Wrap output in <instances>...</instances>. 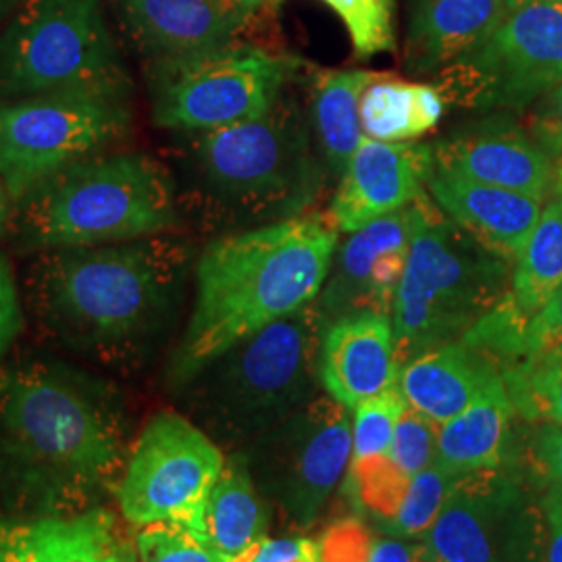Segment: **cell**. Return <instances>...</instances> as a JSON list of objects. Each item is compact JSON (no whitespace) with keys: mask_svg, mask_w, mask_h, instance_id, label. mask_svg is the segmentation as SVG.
Returning a JSON list of instances; mask_svg holds the SVG:
<instances>
[{"mask_svg":"<svg viewBox=\"0 0 562 562\" xmlns=\"http://www.w3.org/2000/svg\"><path fill=\"white\" fill-rule=\"evenodd\" d=\"M190 252L180 240H140L42 252L30 304L50 338L120 367L140 357L167 322Z\"/></svg>","mask_w":562,"mask_h":562,"instance_id":"3","label":"cell"},{"mask_svg":"<svg viewBox=\"0 0 562 562\" xmlns=\"http://www.w3.org/2000/svg\"><path fill=\"white\" fill-rule=\"evenodd\" d=\"M510 11V0H423L408 30V67L417 74L442 71L477 48Z\"/></svg>","mask_w":562,"mask_h":562,"instance_id":"24","label":"cell"},{"mask_svg":"<svg viewBox=\"0 0 562 562\" xmlns=\"http://www.w3.org/2000/svg\"><path fill=\"white\" fill-rule=\"evenodd\" d=\"M117 18L148 65L192 59L238 44L252 18L220 0H113Z\"/></svg>","mask_w":562,"mask_h":562,"instance_id":"18","label":"cell"},{"mask_svg":"<svg viewBox=\"0 0 562 562\" xmlns=\"http://www.w3.org/2000/svg\"><path fill=\"white\" fill-rule=\"evenodd\" d=\"M371 562H429L423 554L422 546H408L398 540H378L373 542Z\"/></svg>","mask_w":562,"mask_h":562,"instance_id":"42","label":"cell"},{"mask_svg":"<svg viewBox=\"0 0 562 562\" xmlns=\"http://www.w3.org/2000/svg\"><path fill=\"white\" fill-rule=\"evenodd\" d=\"M378 76L380 74L348 69L327 71L317 78L313 92V117L325 161L336 176L344 173L350 157L364 140L359 104L364 88Z\"/></svg>","mask_w":562,"mask_h":562,"instance_id":"28","label":"cell"},{"mask_svg":"<svg viewBox=\"0 0 562 562\" xmlns=\"http://www.w3.org/2000/svg\"><path fill=\"white\" fill-rule=\"evenodd\" d=\"M454 482L438 464L415 475L396 513L383 522L385 531L396 538H422L438 519Z\"/></svg>","mask_w":562,"mask_h":562,"instance_id":"32","label":"cell"},{"mask_svg":"<svg viewBox=\"0 0 562 562\" xmlns=\"http://www.w3.org/2000/svg\"><path fill=\"white\" fill-rule=\"evenodd\" d=\"M130 450L111 383L48 359L0 367V494L20 517L99 506L115 494Z\"/></svg>","mask_w":562,"mask_h":562,"instance_id":"1","label":"cell"},{"mask_svg":"<svg viewBox=\"0 0 562 562\" xmlns=\"http://www.w3.org/2000/svg\"><path fill=\"white\" fill-rule=\"evenodd\" d=\"M178 220L176 183L144 153H101L63 169L20 202L15 241L27 252L161 236Z\"/></svg>","mask_w":562,"mask_h":562,"instance_id":"4","label":"cell"},{"mask_svg":"<svg viewBox=\"0 0 562 562\" xmlns=\"http://www.w3.org/2000/svg\"><path fill=\"white\" fill-rule=\"evenodd\" d=\"M215 440L180 413L162 411L144 425L115 487L130 527L183 522L196 527L225 467Z\"/></svg>","mask_w":562,"mask_h":562,"instance_id":"12","label":"cell"},{"mask_svg":"<svg viewBox=\"0 0 562 562\" xmlns=\"http://www.w3.org/2000/svg\"><path fill=\"white\" fill-rule=\"evenodd\" d=\"M190 167L206 202L241 222L302 215L323 188L301 111L283 99L259 120L194 134Z\"/></svg>","mask_w":562,"mask_h":562,"instance_id":"6","label":"cell"},{"mask_svg":"<svg viewBox=\"0 0 562 562\" xmlns=\"http://www.w3.org/2000/svg\"><path fill=\"white\" fill-rule=\"evenodd\" d=\"M223 7H227L229 11H236L246 18H252L255 13H259L262 9L276 7L280 0H220Z\"/></svg>","mask_w":562,"mask_h":562,"instance_id":"43","label":"cell"},{"mask_svg":"<svg viewBox=\"0 0 562 562\" xmlns=\"http://www.w3.org/2000/svg\"><path fill=\"white\" fill-rule=\"evenodd\" d=\"M533 483L508 462L457 480L422 536L423 554L429 562H546L542 496Z\"/></svg>","mask_w":562,"mask_h":562,"instance_id":"11","label":"cell"},{"mask_svg":"<svg viewBox=\"0 0 562 562\" xmlns=\"http://www.w3.org/2000/svg\"><path fill=\"white\" fill-rule=\"evenodd\" d=\"M557 194H562V173L561 178H559V190H557Z\"/></svg>","mask_w":562,"mask_h":562,"instance_id":"47","label":"cell"},{"mask_svg":"<svg viewBox=\"0 0 562 562\" xmlns=\"http://www.w3.org/2000/svg\"><path fill=\"white\" fill-rule=\"evenodd\" d=\"M427 206L429 199L423 194L398 211L350 232L315 301L323 322L331 325L361 313L392 315L411 244L422 227Z\"/></svg>","mask_w":562,"mask_h":562,"instance_id":"15","label":"cell"},{"mask_svg":"<svg viewBox=\"0 0 562 562\" xmlns=\"http://www.w3.org/2000/svg\"><path fill=\"white\" fill-rule=\"evenodd\" d=\"M513 265L429 202L390 315L398 369L482 322L506 296Z\"/></svg>","mask_w":562,"mask_h":562,"instance_id":"7","label":"cell"},{"mask_svg":"<svg viewBox=\"0 0 562 562\" xmlns=\"http://www.w3.org/2000/svg\"><path fill=\"white\" fill-rule=\"evenodd\" d=\"M325 329L327 323L311 302L209 362L186 385L206 434L257 442L317 398Z\"/></svg>","mask_w":562,"mask_h":562,"instance_id":"5","label":"cell"},{"mask_svg":"<svg viewBox=\"0 0 562 562\" xmlns=\"http://www.w3.org/2000/svg\"><path fill=\"white\" fill-rule=\"evenodd\" d=\"M503 380L522 419L562 425V341L543 344L506 362Z\"/></svg>","mask_w":562,"mask_h":562,"instance_id":"29","label":"cell"},{"mask_svg":"<svg viewBox=\"0 0 562 562\" xmlns=\"http://www.w3.org/2000/svg\"><path fill=\"white\" fill-rule=\"evenodd\" d=\"M531 136L540 142L550 159L557 162L559 178L562 173V81L546 92L540 99V106L533 117ZM559 190V188H557Z\"/></svg>","mask_w":562,"mask_h":562,"instance_id":"37","label":"cell"},{"mask_svg":"<svg viewBox=\"0 0 562 562\" xmlns=\"http://www.w3.org/2000/svg\"><path fill=\"white\" fill-rule=\"evenodd\" d=\"M557 341H562V285L552 294V299L543 304L542 311L522 327L521 344L515 359L538 346Z\"/></svg>","mask_w":562,"mask_h":562,"instance_id":"39","label":"cell"},{"mask_svg":"<svg viewBox=\"0 0 562 562\" xmlns=\"http://www.w3.org/2000/svg\"><path fill=\"white\" fill-rule=\"evenodd\" d=\"M338 227L304 213L211 241L196 265V299L169 380L186 387L209 362L271 323L317 301Z\"/></svg>","mask_w":562,"mask_h":562,"instance_id":"2","label":"cell"},{"mask_svg":"<svg viewBox=\"0 0 562 562\" xmlns=\"http://www.w3.org/2000/svg\"><path fill=\"white\" fill-rule=\"evenodd\" d=\"M529 464L533 482L562 492V425L540 423L529 443Z\"/></svg>","mask_w":562,"mask_h":562,"instance_id":"36","label":"cell"},{"mask_svg":"<svg viewBox=\"0 0 562 562\" xmlns=\"http://www.w3.org/2000/svg\"><path fill=\"white\" fill-rule=\"evenodd\" d=\"M319 378L327 396L348 411L394 385L398 361L392 317L361 313L327 325Z\"/></svg>","mask_w":562,"mask_h":562,"instance_id":"21","label":"cell"},{"mask_svg":"<svg viewBox=\"0 0 562 562\" xmlns=\"http://www.w3.org/2000/svg\"><path fill=\"white\" fill-rule=\"evenodd\" d=\"M346 25L359 59L396 48V0H323Z\"/></svg>","mask_w":562,"mask_h":562,"instance_id":"31","label":"cell"},{"mask_svg":"<svg viewBox=\"0 0 562 562\" xmlns=\"http://www.w3.org/2000/svg\"><path fill=\"white\" fill-rule=\"evenodd\" d=\"M434 169V146L364 138L341 173L329 217L350 234L422 199Z\"/></svg>","mask_w":562,"mask_h":562,"instance_id":"17","label":"cell"},{"mask_svg":"<svg viewBox=\"0 0 562 562\" xmlns=\"http://www.w3.org/2000/svg\"><path fill=\"white\" fill-rule=\"evenodd\" d=\"M0 562H138L134 536L113 510L0 519Z\"/></svg>","mask_w":562,"mask_h":562,"instance_id":"19","label":"cell"},{"mask_svg":"<svg viewBox=\"0 0 562 562\" xmlns=\"http://www.w3.org/2000/svg\"><path fill=\"white\" fill-rule=\"evenodd\" d=\"M267 501L255 483L248 459L234 454L225 461L196 529L223 557L248 561L267 538Z\"/></svg>","mask_w":562,"mask_h":562,"instance_id":"26","label":"cell"},{"mask_svg":"<svg viewBox=\"0 0 562 562\" xmlns=\"http://www.w3.org/2000/svg\"><path fill=\"white\" fill-rule=\"evenodd\" d=\"M546 519V562H562V492L543 490Z\"/></svg>","mask_w":562,"mask_h":562,"instance_id":"41","label":"cell"},{"mask_svg":"<svg viewBox=\"0 0 562 562\" xmlns=\"http://www.w3.org/2000/svg\"><path fill=\"white\" fill-rule=\"evenodd\" d=\"M23 329L20 292L11 265L0 252V359L9 352Z\"/></svg>","mask_w":562,"mask_h":562,"instance_id":"38","label":"cell"},{"mask_svg":"<svg viewBox=\"0 0 562 562\" xmlns=\"http://www.w3.org/2000/svg\"><path fill=\"white\" fill-rule=\"evenodd\" d=\"M138 562H248L234 561L215 550L201 531L183 522H155L134 533Z\"/></svg>","mask_w":562,"mask_h":562,"instance_id":"33","label":"cell"},{"mask_svg":"<svg viewBox=\"0 0 562 562\" xmlns=\"http://www.w3.org/2000/svg\"><path fill=\"white\" fill-rule=\"evenodd\" d=\"M9 194L4 192V188H2V183H0V234L4 232V227H7V223H9Z\"/></svg>","mask_w":562,"mask_h":562,"instance_id":"44","label":"cell"},{"mask_svg":"<svg viewBox=\"0 0 562 562\" xmlns=\"http://www.w3.org/2000/svg\"><path fill=\"white\" fill-rule=\"evenodd\" d=\"M352 457L348 408L317 396L255 442L257 487L292 527H311L336 492Z\"/></svg>","mask_w":562,"mask_h":562,"instance_id":"14","label":"cell"},{"mask_svg":"<svg viewBox=\"0 0 562 562\" xmlns=\"http://www.w3.org/2000/svg\"><path fill=\"white\" fill-rule=\"evenodd\" d=\"M434 165L469 180L548 202L559 188L557 162L517 123L490 117L434 146Z\"/></svg>","mask_w":562,"mask_h":562,"instance_id":"16","label":"cell"},{"mask_svg":"<svg viewBox=\"0 0 562 562\" xmlns=\"http://www.w3.org/2000/svg\"><path fill=\"white\" fill-rule=\"evenodd\" d=\"M130 86L102 0H23L0 32V101Z\"/></svg>","mask_w":562,"mask_h":562,"instance_id":"8","label":"cell"},{"mask_svg":"<svg viewBox=\"0 0 562 562\" xmlns=\"http://www.w3.org/2000/svg\"><path fill=\"white\" fill-rule=\"evenodd\" d=\"M153 117L165 130L211 132L259 120L281 99L292 60L255 44H234L146 69Z\"/></svg>","mask_w":562,"mask_h":562,"instance_id":"10","label":"cell"},{"mask_svg":"<svg viewBox=\"0 0 562 562\" xmlns=\"http://www.w3.org/2000/svg\"><path fill=\"white\" fill-rule=\"evenodd\" d=\"M533 2H562V0H510L513 9H519V7H525V4H533Z\"/></svg>","mask_w":562,"mask_h":562,"instance_id":"46","label":"cell"},{"mask_svg":"<svg viewBox=\"0 0 562 562\" xmlns=\"http://www.w3.org/2000/svg\"><path fill=\"white\" fill-rule=\"evenodd\" d=\"M132 88H80L0 101V183L20 204L132 127Z\"/></svg>","mask_w":562,"mask_h":562,"instance_id":"9","label":"cell"},{"mask_svg":"<svg viewBox=\"0 0 562 562\" xmlns=\"http://www.w3.org/2000/svg\"><path fill=\"white\" fill-rule=\"evenodd\" d=\"M498 382V361L462 340L404 362L396 380L406 404L438 425L457 417Z\"/></svg>","mask_w":562,"mask_h":562,"instance_id":"23","label":"cell"},{"mask_svg":"<svg viewBox=\"0 0 562 562\" xmlns=\"http://www.w3.org/2000/svg\"><path fill=\"white\" fill-rule=\"evenodd\" d=\"M373 542V533L359 519L334 522L317 540L322 562H371Z\"/></svg>","mask_w":562,"mask_h":562,"instance_id":"35","label":"cell"},{"mask_svg":"<svg viewBox=\"0 0 562 562\" xmlns=\"http://www.w3.org/2000/svg\"><path fill=\"white\" fill-rule=\"evenodd\" d=\"M406 406L408 404L402 396L398 383H394L380 394L362 401L355 408L350 464L380 459L390 450L396 425L401 422Z\"/></svg>","mask_w":562,"mask_h":562,"instance_id":"30","label":"cell"},{"mask_svg":"<svg viewBox=\"0 0 562 562\" xmlns=\"http://www.w3.org/2000/svg\"><path fill=\"white\" fill-rule=\"evenodd\" d=\"M513 415L503 380L457 417L438 425L434 464L454 480L501 467L506 462Z\"/></svg>","mask_w":562,"mask_h":562,"instance_id":"25","label":"cell"},{"mask_svg":"<svg viewBox=\"0 0 562 562\" xmlns=\"http://www.w3.org/2000/svg\"><path fill=\"white\" fill-rule=\"evenodd\" d=\"M562 285V194L543 204L542 215L513 265L510 285L498 306H494L475 331L490 348L519 352L522 327Z\"/></svg>","mask_w":562,"mask_h":562,"instance_id":"20","label":"cell"},{"mask_svg":"<svg viewBox=\"0 0 562 562\" xmlns=\"http://www.w3.org/2000/svg\"><path fill=\"white\" fill-rule=\"evenodd\" d=\"M438 446V423L406 406L401 422L396 425L394 438L385 459L392 462L404 477L413 480L436 462Z\"/></svg>","mask_w":562,"mask_h":562,"instance_id":"34","label":"cell"},{"mask_svg":"<svg viewBox=\"0 0 562 562\" xmlns=\"http://www.w3.org/2000/svg\"><path fill=\"white\" fill-rule=\"evenodd\" d=\"M427 190L446 217L510 261L519 257L546 204L521 192L462 178L436 165Z\"/></svg>","mask_w":562,"mask_h":562,"instance_id":"22","label":"cell"},{"mask_svg":"<svg viewBox=\"0 0 562 562\" xmlns=\"http://www.w3.org/2000/svg\"><path fill=\"white\" fill-rule=\"evenodd\" d=\"M23 0H0V23L7 20L15 9H20Z\"/></svg>","mask_w":562,"mask_h":562,"instance_id":"45","label":"cell"},{"mask_svg":"<svg viewBox=\"0 0 562 562\" xmlns=\"http://www.w3.org/2000/svg\"><path fill=\"white\" fill-rule=\"evenodd\" d=\"M443 99L469 109H525L562 81V2H533L440 71Z\"/></svg>","mask_w":562,"mask_h":562,"instance_id":"13","label":"cell"},{"mask_svg":"<svg viewBox=\"0 0 562 562\" xmlns=\"http://www.w3.org/2000/svg\"><path fill=\"white\" fill-rule=\"evenodd\" d=\"M446 99L438 86L378 76L362 92L359 115L371 140L422 138L443 117Z\"/></svg>","mask_w":562,"mask_h":562,"instance_id":"27","label":"cell"},{"mask_svg":"<svg viewBox=\"0 0 562 562\" xmlns=\"http://www.w3.org/2000/svg\"><path fill=\"white\" fill-rule=\"evenodd\" d=\"M248 562H322V557L311 538H265Z\"/></svg>","mask_w":562,"mask_h":562,"instance_id":"40","label":"cell"}]
</instances>
